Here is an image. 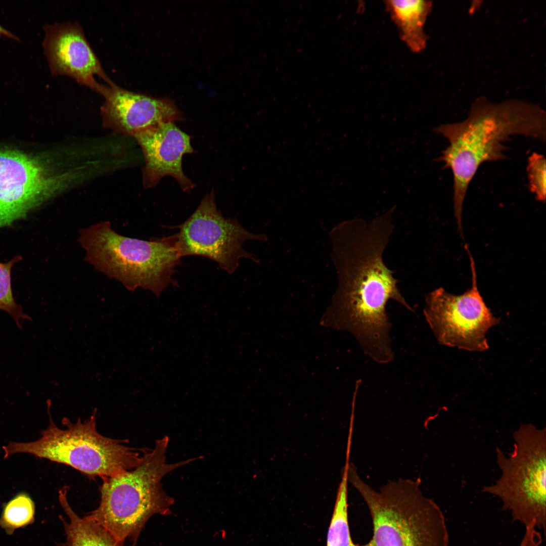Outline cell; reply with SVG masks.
<instances>
[{
	"mask_svg": "<svg viewBox=\"0 0 546 546\" xmlns=\"http://www.w3.org/2000/svg\"><path fill=\"white\" fill-rule=\"evenodd\" d=\"M68 487L59 492L61 507L68 518H61L64 523L66 540L63 546H123L107 530L86 517L80 518L72 510L67 498Z\"/></svg>",
	"mask_w": 546,
	"mask_h": 546,
	"instance_id": "obj_15",
	"label": "cell"
},
{
	"mask_svg": "<svg viewBox=\"0 0 546 546\" xmlns=\"http://www.w3.org/2000/svg\"><path fill=\"white\" fill-rule=\"evenodd\" d=\"M43 47L53 75H66L103 95L114 83L104 70L80 24L55 23L44 27Z\"/></svg>",
	"mask_w": 546,
	"mask_h": 546,
	"instance_id": "obj_11",
	"label": "cell"
},
{
	"mask_svg": "<svg viewBox=\"0 0 546 546\" xmlns=\"http://www.w3.org/2000/svg\"><path fill=\"white\" fill-rule=\"evenodd\" d=\"M22 259L21 255H17L9 261L0 262V310L8 313L20 329L23 328L25 321L32 320L16 301L12 290V270L15 264Z\"/></svg>",
	"mask_w": 546,
	"mask_h": 546,
	"instance_id": "obj_18",
	"label": "cell"
},
{
	"mask_svg": "<svg viewBox=\"0 0 546 546\" xmlns=\"http://www.w3.org/2000/svg\"><path fill=\"white\" fill-rule=\"evenodd\" d=\"M42 158L0 148V229L24 218L61 187Z\"/></svg>",
	"mask_w": 546,
	"mask_h": 546,
	"instance_id": "obj_10",
	"label": "cell"
},
{
	"mask_svg": "<svg viewBox=\"0 0 546 546\" xmlns=\"http://www.w3.org/2000/svg\"><path fill=\"white\" fill-rule=\"evenodd\" d=\"M168 436L158 439L152 449L145 450L135 468L103 479L100 504L86 517L124 543L127 538L136 539L153 515L170 514L174 499L163 490L162 479L200 457L168 463Z\"/></svg>",
	"mask_w": 546,
	"mask_h": 546,
	"instance_id": "obj_3",
	"label": "cell"
},
{
	"mask_svg": "<svg viewBox=\"0 0 546 546\" xmlns=\"http://www.w3.org/2000/svg\"><path fill=\"white\" fill-rule=\"evenodd\" d=\"M141 147L145 166L143 183L146 188L155 186L165 176L174 177L184 191L194 184L184 174L182 158L194 150L191 137L172 122H162L140 131L133 136Z\"/></svg>",
	"mask_w": 546,
	"mask_h": 546,
	"instance_id": "obj_12",
	"label": "cell"
},
{
	"mask_svg": "<svg viewBox=\"0 0 546 546\" xmlns=\"http://www.w3.org/2000/svg\"><path fill=\"white\" fill-rule=\"evenodd\" d=\"M0 35L5 36H6V37H7L8 38H11V39H15V40H19V38L17 37V36L15 35L14 34L12 33L11 32L9 31L7 29H6L5 28L2 27L1 25H0Z\"/></svg>",
	"mask_w": 546,
	"mask_h": 546,
	"instance_id": "obj_20",
	"label": "cell"
},
{
	"mask_svg": "<svg viewBox=\"0 0 546 546\" xmlns=\"http://www.w3.org/2000/svg\"><path fill=\"white\" fill-rule=\"evenodd\" d=\"M434 131L449 144L436 160L453 176V207L458 229L468 187L480 165L506 159L505 143L515 135L545 143L546 115L539 106L518 100L492 103L480 97L463 121L441 124Z\"/></svg>",
	"mask_w": 546,
	"mask_h": 546,
	"instance_id": "obj_2",
	"label": "cell"
},
{
	"mask_svg": "<svg viewBox=\"0 0 546 546\" xmlns=\"http://www.w3.org/2000/svg\"><path fill=\"white\" fill-rule=\"evenodd\" d=\"M514 448L505 454L496 448L501 472L481 492L497 497L502 510L525 527L533 524L544 534L546 526V428L522 424L513 433Z\"/></svg>",
	"mask_w": 546,
	"mask_h": 546,
	"instance_id": "obj_7",
	"label": "cell"
},
{
	"mask_svg": "<svg viewBox=\"0 0 546 546\" xmlns=\"http://www.w3.org/2000/svg\"><path fill=\"white\" fill-rule=\"evenodd\" d=\"M35 504L27 493L20 492L4 506L0 516V526L11 535L18 529L32 524L34 521Z\"/></svg>",
	"mask_w": 546,
	"mask_h": 546,
	"instance_id": "obj_17",
	"label": "cell"
},
{
	"mask_svg": "<svg viewBox=\"0 0 546 546\" xmlns=\"http://www.w3.org/2000/svg\"><path fill=\"white\" fill-rule=\"evenodd\" d=\"M519 546H536V545H535L533 543H532L531 542H529L522 541V542H520V545Z\"/></svg>",
	"mask_w": 546,
	"mask_h": 546,
	"instance_id": "obj_21",
	"label": "cell"
},
{
	"mask_svg": "<svg viewBox=\"0 0 546 546\" xmlns=\"http://www.w3.org/2000/svg\"><path fill=\"white\" fill-rule=\"evenodd\" d=\"M78 240L86 261L128 290L142 288L160 296L177 285L172 276L181 257L175 234L145 241L121 236L102 222L81 230Z\"/></svg>",
	"mask_w": 546,
	"mask_h": 546,
	"instance_id": "obj_5",
	"label": "cell"
},
{
	"mask_svg": "<svg viewBox=\"0 0 546 546\" xmlns=\"http://www.w3.org/2000/svg\"><path fill=\"white\" fill-rule=\"evenodd\" d=\"M101 112L106 124L132 136L162 122L181 120L179 111L169 101L157 99L108 85Z\"/></svg>",
	"mask_w": 546,
	"mask_h": 546,
	"instance_id": "obj_13",
	"label": "cell"
},
{
	"mask_svg": "<svg viewBox=\"0 0 546 546\" xmlns=\"http://www.w3.org/2000/svg\"><path fill=\"white\" fill-rule=\"evenodd\" d=\"M385 8L396 25L401 40L413 53L426 48L428 36L424 30L433 4L427 0H388Z\"/></svg>",
	"mask_w": 546,
	"mask_h": 546,
	"instance_id": "obj_14",
	"label": "cell"
},
{
	"mask_svg": "<svg viewBox=\"0 0 546 546\" xmlns=\"http://www.w3.org/2000/svg\"><path fill=\"white\" fill-rule=\"evenodd\" d=\"M394 208L370 220L344 221L330 233L331 260L338 279L333 299L337 324L354 336L367 355L381 364L394 358L388 301L394 300L414 312L383 260L394 229Z\"/></svg>",
	"mask_w": 546,
	"mask_h": 546,
	"instance_id": "obj_1",
	"label": "cell"
},
{
	"mask_svg": "<svg viewBox=\"0 0 546 546\" xmlns=\"http://www.w3.org/2000/svg\"><path fill=\"white\" fill-rule=\"evenodd\" d=\"M347 476L372 520V538L363 546H449L444 514L423 494L419 479L400 478L376 490L361 478L353 464Z\"/></svg>",
	"mask_w": 546,
	"mask_h": 546,
	"instance_id": "obj_4",
	"label": "cell"
},
{
	"mask_svg": "<svg viewBox=\"0 0 546 546\" xmlns=\"http://www.w3.org/2000/svg\"><path fill=\"white\" fill-rule=\"evenodd\" d=\"M177 228L179 231L175 235L181 257H207L229 274L236 271L241 258L259 263L257 256L243 248L245 241L268 239L265 234L249 232L236 219L224 217L217 209L213 191L205 196L193 214Z\"/></svg>",
	"mask_w": 546,
	"mask_h": 546,
	"instance_id": "obj_9",
	"label": "cell"
},
{
	"mask_svg": "<svg viewBox=\"0 0 546 546\" xmlns=\"http://www.w3.org/2000/svg\"><path fill=\"white\" fill-rule=\"evenodd\" d=\"M546 161L544 155L533 152L528 157L526 172L530 191L539 202L545 201Z\"/></svg>",
	"mask_w": 546,
	"mask_h": 546,
	"instance_id": "obj_19",
	"label": "cell"
},
{
	"mask_svg": "<svg viewBox=\"0 0 546 546\" xmlns=\"http://www.w3.org/2000/svg\"><path fill=\"white\" fill-rule=\"evenodd\" d=\"M348 472L343 470L329 528L326 546H358L351 537L348 522Z\"/></svg>",
	"mask_w": 546,
	"mask_h": 546,
	"instance_id": "obj_16",
	"label": "cell"
},
{
	"mask_svg": "<svg viewBox=\"0 0 546 546\" xmlns=\"http://www.w3.org/2000/svg\"><path fill=\"white\" fill-rule=\"evenodd\" d=\"M472 272V286L464 293L454 295L443 288L428 293L423 313L438 342L471 352H482L489 348L486 334L498 325L486 305L477 284L474 260L469 249Z\"/></svg>",
	"mask_w": 546,
	"mask_h": 546,
	"instance_id": "obj_8",
	"label": "cell"
},
{
	"mask_svg": "<svg viewBox=\"0 0 546 546\" xmlns=\"http://www.w3.org/2000/svg\"><path fill=\"white\" fill-rule=\"evenodd\" d=\"M62 423L65 428L61 429L50 416V424L39 439L10 442L3 447L4 457L27 453L70 466L89 478L102 479L132 470L142 461L136 449L98 431L95 413L83 422L72 423L64 418Z\"/></svg>",
	"mask_w": 546,
	"mask_h": 546,
	"instance_id": "obj_6",
	"label": "cell"
}]
</instances>
